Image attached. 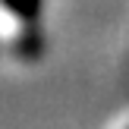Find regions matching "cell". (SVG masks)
<instances>
[{"label":"cell","mask_w":129,"mask_h":129,"mask_svg":"<svg viewBox=\"0 0 129 129\" xmlns=\"http://www.w3.org/2000/svg\"><path fill=\"white\" fill-rule=\"evenodd\" d=\"M6 3L13 6V10H19V13H25V16H35L38 13V3H41V0H6Z\"/></svg>","instance_id":"1"}]
</instances>
